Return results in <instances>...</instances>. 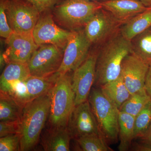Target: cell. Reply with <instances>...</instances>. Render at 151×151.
I'll use <instances>...</instances> for the list:
<instances>
[{
  "label": "cell",
  "instance_id": "44dd1931",
  "mask_svg": "<svg viewBox=\"0 0 151 151\" xmlns=\"http://www.w3.org/2000/svg\"><path fill=\"white\" fill-rule=\"evenodd\" d=\"M135 118L134 116L119 111V150L127 151L130 150L134 138Z\"/></svg>",
  "mask_w": 151,
  "mask_h": 151
},
{
  "label": "cell",
  "instance_id": "9a60e30c",
  "mask_svg": "<svg viewBox=\"0 0 151 151\" xmlns=\"http://www.w3.org/2000/svg\"><path fill=\"white\" fill-rule=\"evenodd\" d=\"M149 67L150 65L132 53L124 58L121 75L131 95L145 89Z\"/></svg>",
  "mask_w": 151,
  "mask_h": 151
},
{
  "label": "cell",
  "instance_id": "8fae6325",
  "mask_svg": "<svg viewBox=\"0 0 151 151\" xmlns=\"http://www.w3.org/2000/svg\"><path fill=\"white\" fill-rule=\"evenodd\" d=\"M59 76L57 73L45 77L30 75L14 85L6 94L24 108L29 102L48 92L54 86Z\"/></svg>",
  "mask_w": 151,
  "mask_h": 151
},
{
  "label": "cell",
  "instance_id": "83f0119b",
  "mask_svg": "<svg viewBox=\"0 0 151 151\" xmlns=\"http://www.w3.org/2000/svg\"><path fill=\"white\" fill-rule=\"evenodd\" d=\"M20 149V137L19 134L0 138V151H17Z\"/></svg>",
  "mask_w": 151,
  "mask_h": 151
},
{
  "label": "cell",
  "instance_id": "9c48e42d",
  "mask_svg": "<svg viewBox=\"0 0 151 151\" xmlns=\"http://www.w3.org/2000/svg\"><path fill=\"white\" fill-rule=\"evenodd\" d=\"M64 51L53 45H40L27 63L31 75L45 77L57 73L62 64Z\"/></svg>",
  "mask_w": 151,
  "mask_h": 151
},
{
  "label": "cell",
  "instance_id": "f546056e",
  "mask_svg": "<svg viewBox=\"0 0 151 151\" xmlns=\"http://www.w3.org/2000/svg\"><path fill=\"white\" fill-rule=\"evenodd\" d=\"M19 121L0 122V137L19 134Z\"/></svg>",
  "mask_w": 151,
  "mask_h": 151
},
{
  "label": "cell",
  "instance_id": "4dcf8cb0",
  "mask_svg": "<svg viewBox=\"0 0 151 151\" xmlns=\"http://www.w3.org/2000/svg\"><path fill=\"white\" fill-rule=\"evenodd\" d=\"M130 149L134 151H151V145L142 141L141 142L132 143Z\"/></svg>",
  "mask_w": 151,
  "mask_h": 151
},
{
  "label": "cell",
  "instance_id": "603a6c76",
  "mask_svg": "<svg viewBox=\"0 0 151 151\" xmlns=\"http://www.w3.org/2000/svg\"><path fill=\"white\" fill-rule=\"evenodd\" d=\"M23 107L6 93H0V121L14 122L19 121Z\"/></svg>",
  "mask_w": 151,
  "mask_h": 151
},
{
  "label": "cell",
  "instance_id": "5bb4252c",
  "mask_svg": "<svg viewBox=\"0 0 151 151\" xmlns=\"http://www.w3.org/2000/svg\"><path fill=\"white\" fill-rule=\"evenodd\" d=\"M6 49L3 53L6 64L10 62L27 63L39 47L32 34H22L13 32L6 39Z\"/></svg>",
  "mask_w": 151,
  "mask_h": 151
},
{
  "label": "cell",
  "instance_id": "4316f807",
  "mask_svg": "<svg viewBox=\"0 0 151 151\" xmlns=\"http://www.w3.org/2000/svg\"><path fill=\"white\" fill-rule=\"evenodd\" d=\"M7 0H0V35L6 39L14 32L9 24L6 12Z\"/></svg>",
  "mask_w": 151,
  "mask_h": 151
},
{
  "label": "cell",
  "instance_id": "484cf974",
  "mask_svg": "<svg viewBox=\"0 0 151 151\" xmlns=\"http://www.w3.org/2000/svg\"><path fill=\"white\" fill-rule=\"evenodd\" d=\"M151 124V100L135 117L134 138H141Z\"/></svg>",
  "mask_w": 151,
  "mask_h": 151
},
{
  "label": "cell",
  "instance_id": "7a4b0ae2",
  "mask_svg": "<svg viewBox=\"0 0 151 151\" xmlns=\"http://www.w3.org/2000/svg\"><path fill=\"white\" fill-rule=\"evenodd\" d=\"M131 53V41L121 33L100 46L96 64L95 85L100 87L119 77L122 62Z\"/></svg>",
  "mask_w": 151,
  "mask_h": 151
},
{
  "label": "cell",
  "instance_id": "ffe728a7",
  "mask_svg": "<svg viewBox=\"0 0 151 151\" xmlns=\"http://www.w3.org/2000/svg\"><path fill=\"white\" fill-rule=\"evenodd\" d=\"M151 27V7L138 14L122 26L121 33L131 41L136 35Z\"/></svg>",
  "mask_w": 151,
  "mask_h": 151
},
{
  "label": "cell",
  "instance_id": "3957f363",
  "mask_svg": "<svg viewBox=\"0 0 151 151\" xmlns=\"http://www.w3.org/2000/svg\"><path fill=\"white\" fill-rule=\"evenodd\" d=\"M102 8L100 1L62 0L52 11L55 21L70 31L84 29Z\"/></svg>",
  "mask_w": 151,
  "mask_h": 151
},
{
  "label": "cell",
  "instance_id": "30bf717a",
  "mask_svg": "<svg viewBox=\"0 0 151 151\" xmlns=\"http://www.w3.org/2000/svg\"><path fill=\"white\" fill-rule=\"evenodd\" d=\"M72 32L61 28L55 23L52 11L41 14L32 32L38 45L52 44L64 50Z\"/></svg>",
  "mask_w": 151,
  "mask_h": 151
},
{
  "label": "cell",
  "instance_id": "1f68e13d",
  "mask_svg": "<svg viewBox=\"0 0 151 151\" xmlns=\"http://www.w3.org/2000/svg\"><path fill=\"white\" fill-rule=\"evenodd\" d=\"M145 88L146 92L151 98V65L149 67L146 76Z\"/></svg>",
  "mask_w": 151,
  "mask_h": 151
},
{
  "label": "cell",
  "instance_id": "cb8c5ba5",
  "mask_svg": "<svg viewBox=\"0 0 151 151\" xmlns=\"http://www.w3.org/2000/svg\"><path fill=\"white\" fill-rule=\"evenodd\" d=\"M151 100L145 88L132 94L119 108V111L135 117Z\"/></svg>",
  "mask_w": 151,
  "mask_h": 151
},
{
  "label": "cell",
  "instance_id": "d6986e66",
  "mask_svg": "<svg viewBox=\"0 0 151 151\" xmlns=\"http://www.w3.org/2000/svg\"><path fill=\"white\" fill-rule=\"evenodd\" d=\"M100 88L105 97L119 109L131 95L122 76L103 84Z\"/></svg>",
  "mask_w": 151,
  "mask_h": 151
},
{
  "label": "cell",
  "instance_id": "d6a6232c",
  "mask_svg": "<svg viewBox=\"0 0 151 151\" xmlns=\"http://www.w3.org/2000/svg\"><path fill=\"white\" fill-rule=\"evenodd\" d=\"M140 139L142 141L151 145V124L145 134Z\"/></svg>",
  "mask_w": 151,
  "mask_h": 151
},
{
  "label": "cell",
  "instance_id": "e0dca14e",
  "mask_svg": "<svg viewBox=\"0 0 151 151\" xmlns=\"http://www.w3.org/2000/svg\"><path fill=\"white\" fill-rule=\"evenodd\" d=\"M71 139L67 127H50L42 134L41 144L45 151H68Z\"/></svg>",
  "mask_w": 151,
  "mask_h": 151
},
{
  "label": "cell",
  "instance_id": "52a82bcc",
  "mask_svg": "<svg viewBox=\"0 0 151 151\" xmlns=\"http://www.w3.org/2000/svg\"><path fill=\"white\" fill-rule=\"evenodd\" d=\"M122 25L109 12L102 8L88 22L84 29L92 45L100 47L120 34Z\"/></svg>",
  "mask_w": 151,
  "mask_h": 151
},
{
  "label": "cell",
  "instance_id": "6da1fadb",
  "mask_svg": "<svg viewBox=\"0 0 151 151\" xmlns=\"http://www.w3.org/2000/svg\"><path fill=\"white\" fill-rule=\"evenodd\" d=\"M49 92L29 102L23 108L19 121L20 151L30 150L37 144L49 114Z\"/></svg>",
  "mask_w": 151,
  "mask_h": 151
},
{
  "label": "cell",
  "instance_id": "ba28073f",
  "mask_svg": "<svg viewBox=\"0 0 151 151\" xmlns=\"http://www.w3.org/2000/svg\"><path fill=\"white\" fill-rule=\"evenodd\" d=\"M6 12L11 29L14 32L22 34H32L41 14L26 0H7Z\"/></svg>",
  "mask_w": 151,
  "mask_h": 151
},
{
  "label": "cell",
  "instance_id": "4fadbf2b",
  "mask_svg": "<svg viewBox=\"0 0 151 151\" xmlns=\"http://www.w3.org/2000/svg\"><path fill=\"white\" fill-rule=\"evenodd\" d=\"M67 127L71 139H75L84 135L101 134L88 100L74 106Z\"/></svg>",
  "mask_w": 151,
  "mask_h": 151
},
{
  "label": "cell",
  "instance_id": "277c9868",
  "mask_svg": "<svg viewBox=\"0 0 151 151\" xmlns=\"http://www.w3.org/2000/svg\"><path fill=\"white\" fill-rule=\"evenodd\" d=\"M70 72L59 74L50 90V127H66L70 113L75 106V94L72 88Z\"/></svg>",
  "mask_w": 151,
  "mask_h": 151
},
{
  "label": "cell",
  "instance_id": "d4e9b609",
  "mask_svg": "<svg viewBox=\"0 0 151 151\" xmlns=\"http://www.w3.org/2000/svg\"><path fill=\"white\" fill-rule=\"evenodd\" d=\"M81 150L84 151H112L101 134H90L75 139Z\"/></svg>",
  "mask_w": 151,
  "mask_h": 151
},
{
  "label": "cell",
  "instance_id": "e575fe53",
  "mask_svg": "<svg viewBox=\"0 0 151 151\" xmlns=\"http://www.w3.org/2000/svg\"><path fill=\"white\" fill-rule=\"evenodd\" d=\"M89 1H99V0H89ZM100 1H105V0H100Z\"/></svg>",
  "mask_w": 151,
  "mask_h": 151
},
{
  "label": "cell",
  "instance_id": "7c38bea8",
  "mask_svg": "<svg viewBox=\"0 0 151 151\" xmlns=\"http://www.w3.org/2000/svg\"><path fill=\"white\" fill-rule=\"evenodd\" d=\"M72 32L64 50L62 64L57 72L59 74L74 71L86 59L92 48L84 28Z\"/></svg>",
  "mask_w": 151,
  "mask_h": 151
},
{
  "label": "cell",
  "instance_id": "7402d4cb",
  "mask_svg": "<svg viewBox=\"0 0 151 151\" xmlns=\"http://www.w3.org/2000/svg\"><path fill=\"white\" fill-rule=\"evenodd\" d=\"M131 43V53L151 65V27L132 38Z\"/></svg>",
  "mask_w": 151,
  "mask_h": 151
},
{
  "label": "cell",
  "instance_id": "2e32d148",
  "mask_svg": "<svg viewBox=\"0 0 151 151\" xmlns=\"http://www.w3.org/2000/svg\"><path fill=\"white\" fill-rule=\"evenodd\" d=\"M102 8L108 11L122 25L147 9L138 0L100 1Z\"/></svg>",
  "mask_w": 151,
  "mask_h": 151
},
{
  "label": "cell",
  "instance_id": "5b68a950",
  "mask_svg": "<svg viewBox=\"0 0 151 151\" xmlns=\"http://www.w3.org/2000/svg\"><path fill=\"white\" fill-rule=\"evenodd\" d=\"M88 100L105 140L108 145L118 142L119 108L105 97L100 88L91 89Z\"/></svg>",
  "mask_w": 151,
  "mask_h": 151
},
{
  "label": "cell",
  "instance_id": "f1b7e54d",
  "mask_svg": "<svg viewBox=\"0 0 151 151\" xmlns=\"http://www.w3.org/2000/svg\"><path fill=\"white\" fill-rule=\"evenodd\" d=\"M37 9L40 14L52 11L62 0H26Z\"/></svg>",
  "mask_w": 151,
  "mask_h": 151
},
{
  "label": "cell",
  "instance_id": "8992f818",
  "mask_svg": "<svg viewBox=\"0 0 151 151\" xmlns=\"http://www.w3.org/2000/svg\"><path fill=\"white\" fill-rule=\"evenodd\" d=\"M100 47L94 46L84 62L73 71L71 83L75 94V106L87 101L89 98L95 81Z\"/></svg>",
  "mask_w": 151,
  "mask_h": 151
},
{
  "label": "cell",
  "instance_id": "836d02e7",
  "mask_svg": "<svg viewBox=\"0 0 151 151\" xmlns=\"http://www.w3.org/2000/svg\"><path fill=\"white\" fill-rule=\"evenodd\" d=\"M147 7H151V0H138Z\"/></svg>",
  "mask_w": 151,
  "mask_h": 151
},
{
  "label": "cell",
  "instance_id": "ac0fdd59",
  "mask_svg": "<svg viewBox=\"0 0 151 151\" xmlns=\"http://www.w3.org/2000/svg\"><path fill=\"white\" fill-rule=\"evenodd\" d=\"M30 75L27 63H9L1 76V92L8 93L14 85Z\"/></svg>",
  "mask_w": 151,
  "mask_h": 151
}]
</instances>
